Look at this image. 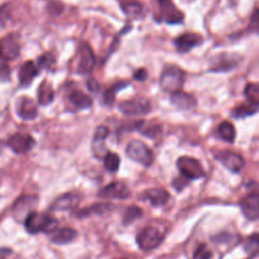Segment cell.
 Masks as SVG:
<instances>
[{
	"mask_svg": "<svg viewBox=\"0 0 259 259\" xmlns=\"http://www.w3.org/2000/svg\"><path fill=\"white\" fill-rule=\"evenodd\" d=\"M69 100L77 109H87L92 105V98L78 89L71 91L69 94Z\"/></svg>",
	"mask_w": 259,
	"mask_h": 259,
	"instance_id": "cell-22",
	"label": "cell"
},
{
	"mask_svg": "<svg viewBox=\"0 0 259 259\" xmlns=\"http://www.w3.org/2000/svg\"><path fill=\"white\" fill-rule=\"evenodd\" d=\"M51 235H52L51 236V241L54 244L65 245V244H69V243L73 242L77 238L78 233L75 229L66 227V228H61V229L58 228Z\"/></svg>",
	"mask_w": 259,
	"mask_h": 259,
	"instance_id": "cell-21",
	"label": "cell"
},
{
	"mask_svg": "<svg viewBox=\"0 0 259 259\" xmlns=\"http://www.w3.org/2000/svg\"><path fill=\"white\" fill-rule=\"evenodd\" d=\"M244 95L247 101L256 106L259 105V86L257 83H249L245 87Z\"/></svg>",
	"mask_w": 259,
	"mask_h": 259,
	"instance_id": "cell-32",
	"label": "cell"
},
{
	"mask_svg": "<svg viewBox=\"0 0 259 259\" xmlns=\"http://www.w3.org/2000/svg\"><path fill=\"white\" fill-rule=\"evenodd\" d=\"M242 213L251 221H256L259 217V196L256 191L247 194L240 201Z\"/></svg>",
	"mask_w": 259,
	"mask_h": 259,
	"instance_id": "cell-14",
	"label": "cell"
},
{
	"mask_svg": "<svg viewBox=\"0 0 259 259\" xmlns=\"http://www.w3.org/2000/svg\"><path fill=\"white\" fill-rule=\"evenodd\" d=\"M125 153L131 160L144 167H149L154 162V154L152 150L140 140H132L126 147Z\"/></svg>",
	"mask_w": 259,
	"mask_h": 259,
	"instance_id": "cell-3",
	"label": "cell"
},
{
	"mask_svg": "<svg viewBox=\"0 0 259 259\" xmlns=\"http://www.w3.org/2000/svg\"><path fill=\"white\" fill-rule=\"evenodd\" d=\"M56 61H55V57L53 54L51 53H46L44 55H41L39 58H38V61H37V67L38 68H41V69H51L54 65H55Z\"/></svg>",
	"mask_w": 259,
	"mask_h": 259,
	"instance_id": "cell-36",
	"label": "cell"
},
{
	"mask_svg": "<svg viewBox=\"0 0 259 259\" xmlns=\"http://www.w3.org/2000/svg\"><path fill=\"white\" fill-rule=\"evenodd\" d=\"M211 252L205 244H200L193 253V259H211Z\"/></svg>",
	"mask_w": 259,
	"mask_h": 259,
	"instance_id": "cell-37",
	"label": "cell"
},
{
	"mask_svg": "<svg viewBox=\"0 0 259 259\" xmlns=\"http://www.w3.org/2000/svg\"><path fill=\"white\" fill-rule=\"evenodd\" d=\"M20 47L16 38L12 35H7L0 40V58L4 61H12L19 55Z\"/></svg>",
	"mask_w": 259,
	"mask_h": 259,
	"instance_id": "cell-16",
	"label": "cell"
},
{
	"mask_svg": "<svg viewBox=\"0 0 259 259\" xmlns=\"http://www.w3.org/2000/svg\"><path fill=\"white\" fill-rule=\"evenodd\" d=\"M7 146L16 154H25L35 146V140L29 134L16 133L8 139Z\"/></svg>",
	"mask_w": 259,
	"mask_h": 259,
	"instance_id": "cell-11",
	"label": "cell"
},
{
	"mask_svg": "<svg viewBox=\"0 0 259 259\" xmlns=\"http://www.w3.org/2000/svg\"><path fill=\"white\" fill-rule=\"evenodd\" d=\"M54 98H55V92L52 85L47 81H44L37 89L38 103L41 105H48L53 102Z\"/></svg>",
	"mask_w": 259,
	"mask_h": 259,
	"instance_id": "cell-29",
	"label": "cell"
},
{
	"mask_svg": "<svg viewBox=\"0 0 259 259\" xmlns=\"http://www.w3.org/2000/svg\"><path fill=\"white\" fill-rule=\"evenodd\" d=\"M103 165L106 171L110 173H115L119 169L120 158L116 153L107 152L103 157Z\"/></svg>",
	"mask_w": 259,
	"mask_h": 259,
	"instance_id": "cell-31",
	"label": "cell"
},
{
	"mask_svg": "<svg viewBox=\"0 0 259 259\" xmlns=\"http://www.w3.org/2000/svg\"><path fill=\"white\" fill-rule=\"evenodd\" d=\"M16 112L20 118L25 120H32L38 114L37 105L32 98L22 96L18 98L16 102Z\"/></svg>",
	"mask_w": 259,
	"mask_h": 259,
	"instance_id": "cell-15",
	"label": "cell"
},
{
	"mask_svg": "<svg viewBox=\"0 0 259 259\" xmlns=\"http://www.w3.org/2000/svg\"><path fill=\"white\" fill-rule=\"evenodd\" d=\"M142 214H143V211L139 206L132 205L127 207L123 213V219H122L123 224L128 225L134 221H136L137 219H139L140 217H142Z\"/></svg>",
	"mask_w": 259,
	"mask_h": 259,
	"instance_id": "cell-33",
	"label": "cell"
},
{
	"mask_svg": "<svg viewBox=\"0 0 259 259\" xmlns=\"http://www.w3.org/2000/svg\"><path fill=\"white\" fill-rule=\"evenodd\" d=\"M163 241V234L156 227H146L139 232L136 242L144 252H150L158 248Z\"/></svg>",
	"mask_w": 259,
	"mask_h": 259,
	"instance_id": "cell-4",
	"label": "cell"
},
{
	"mask_svg": "<svg viewBox=\"0 0 259 259\" xmlns=\"http://www.w3.org/2000/svg\"><path fill=\"white\" fill-rule=\"evenodd\" d=\"M80 200H81L80 195L76 193H72V192L64 193L53 201L51 205V209L58 210V211L72 210L78 206Z\"/></svg>",
	"mask_w": 259,
	"mask_h": 259,
	"instance_id": "cell-17",
	"label": "cell"
},
{
	"mask_svg": "<svg viewBox=\"0 0 259 259\" xmlns=\"http://www.w3.org/2000/svg\"><path fill=\"white\" fill-rule=\"evenodd\" d=\"M24 227L26 231L32 235L39 232L51 235L58 229L59 222L48 214L31 211L25 217Z\"/></svg>",
	"mask_w": 259,
	"mask_h": 259,
	"instance_id": "cell-1",
	"label": "cell"
},
{
	"mask_svg": "<svg viewBox=\"0 0 259 259\" xmlns=\"http://www.w3.org/2000/svg\"><path fill=\"white\" fill-rule=\"evenodd\" d=\"M215 159L232 173H240L245 167L244 158L231 150H221L214 154Z\"/></svg>",
	"mask_w": 259,
	"mask_h": 259,
	"instance_id": "cell-8",
	"label": "cell"
},
{
	"mask_svg": "<svg viewBox=\"0 0 259 259\" xmlns=\"http://www.w3.org/2000/svg\"><path fill=\"white\" fill-rule=\"evenodd\" d=\"M79 62L77 65V74L81 76H88L92 73L95 66V56L92 49L86 41H82L79 45Z\"/></svg>",
	"mask_w": 259,
	"mask_h": 259,
	"instance_id": "cell-9",
	"label": "cell"
},
{
	"mask_svg": "<svg viewBox=\"0 0 259 259\" xmlns=\"http://www.w3.org/2000/svg\"><path fill=\"white\" fill-rule=\"evenodd\" d=\"M121 8L126 15L133 16V17H138L143 10V7L139 2H133V1L123 3L121 5Z\"/></svg>",
	"mask_w": 259,
	"mask_h": 259,
	"instance_id": "cell-34",
	"label": "cell"
},
{
	"mask_svg": "<svg viewBox=\"0 0 259 259\" xmlns=\"http://www.w3.org/2000/svg\"><path fill=\"white\" fill-rule=\"evenodd\" d=\"M258 248H259V241H258V235L254 234L251 237H249L244 245V250L246 253L252 255L255 253H258Z\"/></svg>",
	"mask_w": 259,
	"mask_h": 259,
	"instance_id": "cell-35",
	"label": "cell"
},
{
	"mask_svg": "<svg viewBox=\"0 0 259 259\" xmlns=\"http://www.w3.org/2000/svg\"><path fill=\"white\" fill-rule=\"evenodd\" d=\"M132 130L139 131L142 135L154 139L161 133V126L159 124H155L153 122H148L145 120H138L134 122Z\"/></svg>",
	"mask_w": 259,
	"mask_h": 259,
	"instance_id": "cell-23",
	"label": "cell"
},
{
	"mask_svg": "<svg viewBox=\"0 0 259 259\" xmlns=\"http://www.w3.org/2000/svg\"><path fill=\"white\" fill-rule=\"evenodd\" d=\"M113 208H114V206L110 203H95L91 206H88L86 208L81 209L77 213V215L79 218H85V217H88V215H91V214L101 215V214H104V213H107V212L111 211Z\"/></svg>",
	"mask_w": 259,
	"mask_h": 259,
	"instance_id": "cell-25",
	"label": "cell"
},
{
	"mask_svg": "<svg viewBox=\"0 0 259 259\" xmlns=\"http://www.w3.org/2000/svg\"><path fill=\"white\" fill-rule=\"evenodd\" d=\"M39 70L37 65L32 61L24 62L18 71V80L20 85L28 86L34 80V78L38 75Z\"/></svg>",
	"mask_w": 259,
	"mask_h": 259,
	"instance_id": "cell-20",
	"label": "cell"
},
{
	"mask_svg": "<svg viewBox=\"0 0 259 259\" xmlns=\"http://www.w3.org/2000/svg\"><path fill=\"white\" fill-rule=\"evenodd\" d=\"M189 183V180L186 179L185 177H183L182 175L179 176V177H176L173 182H172V185L174 187V189L178 192H180L183 188H185Z\"/></svg>",
	"mask_w": 259,
	"mask_h": 259,
	"instance_id": "cell-38",
	"label": "cell"
},
{
	"mask_svg": "<svg viewBox=\"0 0 259 259\" xmlns=\"http://www.w3.org/2000/svg\"><path fill=\"white\" fill-rule=\"evenodd\" d=\"M133 78L136 80V81H139V82H143L145 81L147 78H148V72L146 69L144 68H140L138 70H136L133 74Z\"/></svg>",
	"mask_w": 259,
	"mask_h": 259,
	"instance_id": "cell-39",
	"label": "cell"
},
{
	"mask_svg": "<svg viewBox=\"0 0 259 259\" xmlns=\"http://www.w3.org/2000/svg\"><path fill=\"white\" fill-rule=\"evenodd\" d=\"M160 10V19L169 24L181 23L184 14L174 5L173 0H157Z\"/></svg>",
	"mask_w": 259,
	"mask_h": 259,
	"instance_id": "cell-10",
	"label": "cell"
},
{
	"mask_svg": "<svg viewBox=\"0 0 259 259\" xmlns=\"http://www.w3.org/2000/svg\"><path fill=\"white\" fill-rule=\"evenodd\" d=\"M38 197L35 195H26L20 197L17 201H15L13 205L14 212H27L32 209L37 204ZM32 211V210H30Z\"/></svg>",
	"mask_w": 259,
	"mask_h": 259,
	"instance_id": "cell-28",
	"label": "cell"
},
{
	"mask_svg": "<svg viewBox=\"0 0 259 259\" xmlns=\"http://www.w3.org/2000/svg\"><path fill=\"white\" fill-rule=\"evenodd\" d=\"M118 109L125 115L142 116L149 114L152 110L151 102L143 96H136L118 104Z\"/></svg>",
	"mask_w": 259,
	"mask_h": 259,
	"instance_id": "cell-5",
	"label": "cell"
},
{
	"mask_svg": "<svg viewBox=\"0 0 259 259\" xmlns=\"http://www.w3.org/2000/svg\"><path fill=\"white\" fill-rule=\"evenodd\" d=\"M9 76H10L9 67L4 63L0 64V80L1 81H7L9 79Z\"/></svg>",
	"mask_w": 259,
	"mask_h": 259,
	"instance_id": "cell-41",
	"label": "cell"
},
{
	"mask_svg": "<svg viewBox=\"0 0 259 259\" xmlns=\"http://www.w3.org/2000/svg\"><path fill=\"white\" fill-rule=\"evenodd\" d=\"M86 87H87V89H88L91 93H97V92L99 91V89H100L99 83H98L95 79H93V78H89V79L87 80V82H86Z\"/></svg>",
	"mask_w": 259,
	"mask_h": 259,
	"instance_id": "cell-40",
	"label": "cell"
},
{
	"mask_svg": "<svg viewBox=\"0 0 259 259\" xmlns=\"http://www.w3.org/2000/svg\"><path fill=\"white\" fill-rule=\"evenodd\" d=\"M257 111H258V106L247 102V103H241L238 106L234 107L231 112V115L234 118H246L256 114Z\"/></svg>",
	"mask_w": 259,
	"mask_h": 259,
	"instance_id": "cell-30",
	"label": "cell"
},
{
	"mask_svg": "<svg viewBox=\"0 0 259 259\" xmlns=\"http://www.w3.org/2000/svg\"><path fill=\"white\" fill-rule=\"evenodd\" d=\"M171 103L180 110H191L197 105L196 98L187 92L182 90L171 94Z\"/></svg>",
	"mask_w": 259,
	"mask_h": 259,
	"instance_id": "cell-19",
	"label": "cell"
},
{
	"mask_svg": "<svg viewBox=\"0 0 259 259\" xmlns=\"http://www.w3.org/2000/svg\"><path fill=\"white\" fill-rule=\"evenodd\" d=\"M202 42H203V37L200 34L193 33V32L182 33L173 40L176 51L180 54L188 53L191 49L200 46Z\"/></svg>",
	"mask_w": 259,
	"mask_h": 259,
	"instance_id": "cell-13",
	"label": "cell"
},
{
	"mask_svg": "<svg viewBox=\"0 0 259 259\" xmlns=\"http://www.w3.org/2000/svg\"><path fill=\"white\" fill-rule=\"evenodd\" d=\"M141 200H149L153 206H163L165 205L169 199L170 194L167 190L163 188H150L142 192L140 195Z\"/></svg>",
	"mask_w": 259,
	"mask_h": 259,
	"instance_id": "cell-18",
	"label": "cell"
},
{
	"mask_svg": "<svg viewBox=\"0 0 259 259\" xmlns=\"http://www.w3.org/2000/svg\"><path fill=\"white\" fill-rule=\"evenodd\" d=\"M242 62V57L237 54L221 53L210 60L209 71L213 73H226L237 68Z\"/></svg>",
	"mask_w": 259,
	"mask_h": 259,
	"instance_id": "cell-7",
	"label": "cell"
},
{
	"mask_svg": "<svg viewBox=\"0 0 259 259\" xmlns=\"http://www.w3.org/2000/svg\"><path fill=\"white\" fill-rule=\"evenodd\" d=\"M109 135V130L104 126V125H99L98 127L95 128L94 134H93V140H92V145H93V152H97V156H100L101 153V148H104L103 143L106 140V138Z\"/></svg>",
	"mask_w": 259,
	"mask_h": 259,
	"instance_id": "cell-26",
	"label": "cell"
},
{
	"mask_svg": "<svg viewBox=\"0 0 259 259\" xmlns=\"http://www.w3.org/2000/svg\"><path fill=\"white\" fill-rule=\"evenodd\" d=\"M0 183H1V180H0Z\"/></svg>",
	"mask_w": 259,
	"mask_h": 259,
	"instance_id": "cell-44",
	"label": "cell"
},
{
	"mask_svg": "<svg viewBox=\"0 0 259 259\" xmlns=\"http://www.w3.org/2000/svg\"><path fill=\"white\" fill-rule=\"evenodd\" d=\"M176 167L183 177L188 180L202 178L205 173L200 162L192 157L181 156L176 161Z\"/></svg>",
	"mask_w": 259,
	"mask_h": 259,
	"instance_id": "cell-6",
	"label": "cell"
},
{
	"mask_svg": "<svg viewBox=\"0 0 259 259\" xmlns=\"http://www.w3.org/2000/svg\"><path fill=\"white\" fill-rule=\"evenodd\" d=\"M217 135L221 140H223L227 143H230V144L234 143V141L236 139L235 127H234L233 123L228 120H224L218 125Z\"/></svg>",
	"mask_w": 259,
	"mask_h": 259,
	"instance_id": "cell-24",
	"label": "cell"
},
{
	"mask_svg": "<svg viewBox=\"0 0 259 259\" xmlns=\"http://www.w3.org/2000/svg\"><path fill=\"white\" fill-rule=\"evenodd\" d=\"M184 82L185 73L180 67L176 65H170L166 67L160 77L161 88L171 94L180 91Z\"/></svg>",
	"mask_w": 259,
	"mask_h": 259,
	"instance_id": "cell-2",
	"label": "cell"
},
{
	"mask_svg": "<svg viewBox=\"0 0 259 259\" xmlns=\"http://www.w3.org/2000/svg\"><path fill=\"white\" fill-rule=\"evenodd\" d=\"M120 259H124V258H120Z\"/></svg>",
	"mask_w": 259,
	"mask_h": 259,
	"instance_id": "cell-43",
	"label": "cell"
},
{
	"mask_svg": "<svg viewBox=\"0 0 259 259\" xmlns=\"http://www.w3.org/2000/svg\"><path fill=\"white\" fill-rule=\"evenodd\" d=\"M248 259H258V253H255V254H252Z\"/></svg>",
	"mask_w": 259,
	"mask_h": 259,
	"instance_id": "cell-42",
	"label": "cell"
},
{
	"mask_svg": "<svg viewBox=\"0 0 259 259\" xmlns=\"http://www.w3.org/2000/svg\"><path fill=\"white\" fill-rule=\"evenodd\" d=\"M130 84V82L127 81H120V82H117L113 85H111L109 88H107L103 94H102V101L105 105H112L114 100H115V97H116V94L119 90L127 87Z\"/></svg>",
	"mask_w": 259,
	"mask_h": 259,
	"instance_id": "cell-27",
	"label": "cell"
},
{
	"mask_svg": "<svg viewBox=\"0 0 259 259\" xmlns=\"http://www.w3.org/2000/svg\"><path fill=\"white\" fill-rule=\"evenodd\" d=\"M98 196L102 198L126 199L131 196V190L125 183L121 181H114L101 188L98 192Z\"/></svg>",
	"mask_w": 259,
	"mask_h": 259,
	"instance_id": "cell-12",
	"label": "cell"
}]
</instances>
